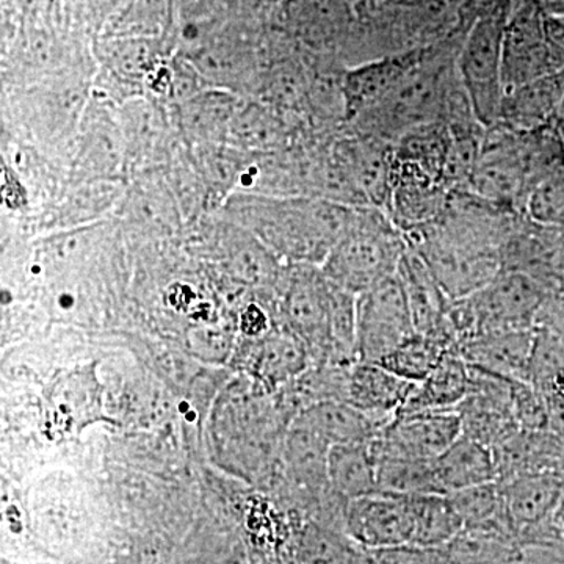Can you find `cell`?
<instances>
[{"label":"cell","instance_id":"6da1fadb","mask_svg":"<svg viewBox=\"0 0 564 564\" xmlns=\"http://www.w3.org/2000/svg\"><path fill=\"white\" fill-rule=\"evenodd\" d=\"M522 215L458 188L440 217L404 236L454 302L480 291L502 272L505 243Z\"/></svg>","mask_w":564,"mask_h":564},{"label":"cell","instance_id":"7a4b0ae2","mask_svg":"<svg viewBox=\"0 0 564 564\" xmlns=\"http://www.w3.org/2000/svg\"><path fill=\"white\" fill-rule=\"evenodd\" d=\"M352 207L314 196L236 193L228 212L284 263L323 265Z\"/></svg>","mask_w":564,"mask_h":564},{"label":"cell","instance_id":"3957f363","mask_svg":"<svg viewBox=\"0 0 564 564\" xmlns=\"http://www.w3.org/2000/svg\"><path fill=\"white\" fill-rule=\"evenodd\" d=\"M466 29L425 47L421 61L388 95L344 128L395 143L404 133L432 122H443L448 101L462 85L458 54Z\"/></svg>","mask_w":564,"mask_h":564},{"label":"cell","instance_id":"277c9868","mask_svg":"<svg viewBox=\"0 0 564 564\" xmlns=\"http://www.w3.org/2000/svg\"><path fill=\"white\" fill-rule=\"evenodd\" d=\"M272 395L247 377L245 388L232 386L214 413L217 454L248 480L267 478L281 464L282 441L292 419Z\"/></svg>","mask_w":564,"mask_h":564},{"label":"cell","instance_id":"5b68a950","mask_svg":"<svg viewBox=\"0 0 564 564\" xmlns=\"http://www.w3.org/2000/svg\"><path fill=\"white\" fill-rule=\"evenodd\" d=\"M408 248L406 236L388 212L373 206L352 207L350 220L322 270L334 284L361 295L399 272Z\"/></svg>","mask_w":564,"mask_h":564},{"label":"cell","instance_id":"8992f818","mask_svg":"<svg viewBox=\"0 0 564 564\" xmlns=\"http://www.w3.org/2000/svg\"><path fill=\"white\" fill-rule=\"evenodd\" d=\"M547 300V293L525 274L502 270L480 291L451 303L448 333L456 348L485 334L532 329Z\"/></svg>","mask_w":564,"mask_h":564},{"label":"cell","instance_id":"52a82bcc","mask_svg":"<svg viewBox=\"0 0 564 564\" xmlns=\"http://www.w3.org/2000/svg\"><path fill=\"white\" fill-rule=\"evenodd\" d=\"M333 281L313 263H285L274 291L276 323L306 344L311 364L347 366L337 358L332 336Z\"/></svg>","mask_w":564,"mask_h":564},{"label":"cell","instance_id":"ba28073f","mask_svg":"<svg viewBox=\"0 0 564 564\" xmlns=\"http://www.w3.org/2000/svg\"><path fill=\"white\" fill-rule=\"evenodd\" d=\"M518 0H503L475 18L458 54L459 79L478 121L485 128L502 117L507 88L503 82V41Z\"/></svg>","mask_w":564,"mask_h":564},{"label":"cell","instance_id":"9c48e42d","mask_svg":"<svg viewBox=\"0 0 564 564\" xmlns=\"http://www.w3.org/2000/svg\"><path fill=\"white\" fill-rule=\"evenodd\" d=\"M464 188L524 214L527 198L534 188L524 132L503 122L486 128L477 165Z\"/></svg>","mask_w":564,"mask_h":564},{"label":"cell","instance_id":"30bf717a","mask_svg":"<svg viewBox=\"0 0 564 564\" xmlns=\"http://www.w3.org/2000/svg\"><path fill=\"white\" fill-rule=\"evenodd\" d=\"M564 69V52L552 41L547 20L534 0H518L503 41L505 88L552 76Z\"/></svg>","mask_w":564,"mask_h":564},{"label":"cell","instance_id":"8fae6325","mask_svg":"<svg viewBox=\"0 0 564 564\" xmlns=\"http://www.w3.org/2000/svg\"><path fill=\"white\" fill-rule=\"evenodd\" d=\"M413 334V314L399 274L358 295L359 361L380 364Z\"/></svg>","mask_w":564,"mask_h":564},{"label":"cell","instance_id":"7c38bea8","mask_svg":"<svg viewBox=\"0 0 564 564\" xmlns=\"http://www.w3.org/2000/svg\"><path fill=\"white\" fill-rule=\"evenodd\" d=\"M502 270L525 274L549 299L564 295V229L540 225L522 215L505 243Z\"/></svg>","mask_w":564,"mask_h":564},{"label":"cell","instance_id":"4fadbf2b","mask_svg":"<svg viewBox=\"0 0 564 564\" xmlns=\"http://www.w3.org/2000/svg\"><path fill=\"white\" fill-rule=\"evenodd\" d=\"M469 367L470 391L456 408V413L462 419L464 436L494 448L521 430L513 411V380Z\"/></svg>","mask_w":564,"mask_h":564},{"label":"cell","instance_id":"5bb4252c","mask_svg":"<svg viewBox=\"0 0 564 564\" xmlns=\"http://www.w3.org/2000/svg\"><path fill=\"white\" fill-rule=\"evenodd\" d=\"M345 532L369 551L413 541L414 519L410 496L373 492L348 500Z\"/></svg>","mask_w":564,"mask_h":564},{"label":"cell","instance_id":"9a60e30c","mask_svg":"<svg viewBox=\"0 0 564 564\" xmlns=\"http://www.w3.org/2000/svg\"><path fill=\"white\" fill-rule=\"evenodd\" d=\"M463 434L456 410L397 415L370 443L375 455L433 462Z\"/></svg>","mask_w":564,"mask_h":564},{"label":"cell","instance_id":"2e32d148","mask_svg":"<svg viewBox=\"0 0 564 564\" xmlns=\"http://www.w3.org/2000/svg\"><path fill=\"white\" fill-rule=\"evenodd\" d=\"M248 340L243 370L267 392H280L311 367L306 344L278 323L263 336Z\"/></svg>","mask_w":564,"mask_h":564},{"label":"cell","instance_id":"e0dca14e","mask_svg":"<svg viewBox=\"0 0 564 564\" xmlns=\"http://www.w3.org/2000/svg\"><path fill=\"white\" fill-rule=\"evenodd\" d=\"M497 484L518 540L552 521L564 500L562 474H524Z\"/></svg>","mask_w":564,"mask_h":564},{"label":"cell","instance_id":"ac0fdd59","mask_svg":"<svg viewBox=\"0 0 564 564\" xmlns=\"http://www.w3.org/2000/svg\"><path fill=\"white\" fill-rule=\"evenodd\" d=\"M425 47L388 55L345 68V124L375 106L421 61Z\"/></svg>","mask_w":564,"mask_h":564},{"label":"cell","instance_id":"d6986e66","mask_svg":"<svg viewBox=\"0 0 564 564\" xmlns=\"http://www.w3.org/2000/svg\"><path fill=\"white\" fill-rule=\"evenodd\" d=\"M415 384L381 364L358 361L348 373L347 402L384 429L402 411Z\"/></svg>","mask_w":564,"mask_h":564},{"label":"cell","instance_id":"ffe728a7","mask_svg":"<svg viewBox=\"0 0 564 564\" xmlns=\"http://www.w3.org/2000/svg\"><path fill=\"white\" fill-rule=\"evenodd\" d=\"M285 20L296 40L326 54L343 46L356 17L347 0H291Z\"/></svg>","mask_w":564,"mask_h":564},{"label":"cell","instance_id":"44dd1931","mask_svg":"<svg viewBox=\"0 0 564 564\" xmlns=\"http://www.w3.org/2000/svg\"><path fill=\"white\" fill-rule=\"evenodd\" d=\"M496 481L524 474L564 475V440L551 430H519L492 448Z\"/></svg>","mask_w":564,"mask_h":564},{"label":"cell","instance_id":"7402d4cb","mask_svg":"<svg viewBox=\"0 0 564 564\" xmlns=\"http://www.w3.org/2000/svg\"><path fill=\"white\" fill-rule=\"evenodd\" d=\"M397 274L410 303L415 333L444 337L451 340L455 350L447 328V311L452 300L445 295L432 270L413 248H408Z\"/></svg>","mask_w":564,"mask_h":564},{"label":"cell","instance_id":"603a6c76","mask_svg":"<svg viewBox=\"0 0 564 564\" xmlns=\"http://www.w3.org/2000/svg\"><path fill=\"white\" fill-rule=\"evenodd\" d=\"M332 444L304 423L292 419L282 441L281 466L289 480L310 496L333 492L328 480Z\"/></svg>","mask_w":564,"mask_h":564},{"label":"cell","instance_id":"cb8c5ba5","mask_svg":"<svg viewBox=\"0 0 564 564\" xmlns=\"http://www.w3.org/2000/svg\"><path fill=\"white\" fill-rule=\"evenodd\" d=\"M534 328L485 334L459 345L455 351L469 366L485 372L508 378V380L527 381Z\"/></svg>","mask_w":564,"mask_h":564},{"label":"cell","instance_id":"d4e9b609","mask_svg":"<svg viewBox=\"0 0 564 564\" xmlns=\"http://www.w3.org/2000/svg\"><path fill=\"white\" fill-rule=\"evenodd\" d=\"M564 99V69L508 90L499 122L516 131H534L555 121Z\"/></svg>","mask_w":564,"mask_h":564},{"label":"cell","instance_id":"484cf974","mask_svg":"<svg viewBox=\"0 0 564 564\" xmlns=\"http://www.w3.org/2000/svg\"><path fill=\"white\" fill-rule=\"evenodd\" d=\"M470 367L455 350L441 359L429 377L415 384L408 402L397 415L421 411H452L466 399L470 391Z\"/></svg>","mask_w":564,"mask_h":564},{"label":"cell","instance_id":"4316f807","mask_svg":"<svg viewBox=\"0 0 564 564\" xmlns=\"http://www.w3.org/2000/svg\"><path fill=\"white\" fill-rule=\"evenodd\" d=\"M296 564H373L372 552L336 525L307 519L295 533Z\"/></svg>","mask_w":564,"mask_h":564},{"label":"cell","instance_id":"83f0119b","mask_svg":"<svg viewBox=\"0 0 564 564\" xmlns=\"http://www.w3.org/2000/svg\"><path fill=\"white\" fill-rule=\"evenodd\" d=\"M433 469L445 496L497 480L492 448L464 434L433 459Z\"/></svg>","mask_w":564,"mask_h":564},{"label":"cell","instance_id":"f1b7e54d","mask_svg":"<svg viewBox=\"0 0 564 564\" xmlns=\"http://www.w3.org/2000/svg\"><path fill=\"white\" fill-rule=\"evenodd\" d=\"M296 421L321 434L333 445L370 443L380 434L383 426L345 400H328L311 404L295 415Z\"/></svg>","mask_w":564,"mask_h":564},{"label":"cell","instance_id":"f546056e","mask_svg":"<svg viewBox=\"0 0 564 564\" xmlns=\"http://www.w3.org/2000/svg\"><path fill=\"white\" fill-rule=\"evenodd\" d=\"M443 552L448 564H518L522 544L502 527H464Z\"/></svg>","mask_w":564,"mask_h":564},{"label":"cell","instance_id":"4dcf8cb0","mask_svg":"<svg viewBox=\"0 0 564 564\" xmlns=\"http://www.w3.org/2000/svg\"><path fill=\"white\" fill-rule=\"evenodd\" d=\"M240 101L229 93L198 91L180 104L181 122L191 139L206 143H221L231 132Z\"/></svg>","mask_w":564,"mask_h":564},{"label":"cell","instance_id":"1f68e13d","mask_svg":"<svg viewBox=\"0 0 564 564\" xmlns=\"http://www.w3.org/2000/svg\"><path fill=\"white\" fill-rule=\"evenodd\" d=\"M370 443L333 445L329 451V486L345 500L377 492V463Z\"/></svg>","mask_w":564,"mask_h":564},{"label":"cell","instance_id":"d6a6232c","mask_svg":"<svg viewBox=\"0 0 564 564\" xmlns=\"http://www.w3.org/2000/svg\"><path fill=\"white\" fill-rule=\"evenodd\" d=\"M122 120V140L126 159L143 165L155 152L165 150L169 143V124L165 115L150 101L132 102L124 110Z\"/></svg>","mask_w":564,"mask_h":564},{"label":"cell","instance_id":"836d02e7","mask_svg":"<svg viewBox=\"0 0 564 564\" xmlns=\"http://www.w3.org/2000/svg\"><path fill=\"white\" fill-rule=\"evenodd\" d=\"M410 499L414 519L411 544L443 549L462 532V521L445 494H414Z\"/></svg>","mask_w":564,"mask_h":564},{"label":"cell","instance_id":"e575fe53","mask_svg":"<svg viewBox=\"0 0 564 564\" xmlns=\"http://www.w3.org/2000/svg\"><path fill=\"white\" fill-rule=\"evenodd\" d=\"M527 383L545 402H564V343L544 326L534 328Z\"/></svg>","mask_w":564,"mask_h":564},{"label":"cell","instance_id":"d590c367","mask_svg":"<svg viewBox=\"0 0 564 564\" xmlns=\"http://www.w3.org/2000/svg\"><path fill=\"white\" fill-rule=\"evenodd\" d=\"M451 350H454L451 340L415 333L380 364L404 380L421 383Z\"/></svg>","mask_w":564,"mask_h":564},{"label":"cell","instance_id":"8d00e7d4","mask_svg":"<svg viewBox=\"0 0 564 564\" xmlns=\"http://www.w3.org/2000/svg\"><path fill=\"white\" fill-rule=\"evenodd\" d=\"M372 447V445H370ZM377 463V492L443 494L434 475L433 462L403 458V456L375 455Z\"/></svg>","mask_w":564,"mask_h":564},{"label":"cell","instance_id":"74e56055","mask_svg":"<svg viewBox=\"0 0 564 564\" xmlns=\"http://www.w3.org/2000/svg\"><path fill=\"white\" fill-rule=\"evenodd\" d=\"M447 497L462 521L463 529L464 527H502L513 532L507 508H505L502 489L497 481L470 486L462 491L447 494Z\"/></svg>","mask_w":564,"mask_h":564},{"label":"cell","instance_id":"f35d334b","mask_svg":"<svg viewBox=\"0 0 564 564\" xmlns=\"http://www.w3.org/2000/svg\"><path fill=\"white\" fill-rule=\"evenodd\" d=\"M530 220L564 229V177H552L530 192L524 206Z\"/></svg>","mask_w":564,"mask_h":564},{"label":"cell","instance_id":"ab89813d","mask_svg":"<svg viewBox=\"0 0 564 564\" xmlns=\"http://www.w3.org/2000/svg\"><path fill=\"white\" fill-rule=\"evenodd\" d=\"M177 13L184 32H192L193 43L202 33L214 28L231 9L234 0H176Z\"/></svg>","mask_w":564,"mask_h":564},{"label":"cell","instance_id":"60d3db41","mask_svg":"<svg viewBox=\"0 0 564 564\" xmlns=\"http://www.w3.org/2000/svg\"><path fill=\"white\" fill-rule=\"evenodd\" d=\"M516 422L521 430H547V404L527 381H511Z\"/></svg>","mask_w":564,"mask_h":564},{"label":"cell","instance_id":"b9f144b4","mask_svg":"<svg viewBox=\"0 0 564 564\" xmlns=\"http://www.w3.org/2000/svg\"><path fill=\"white\" fill-rule=\"evenodd\" d=\"M370 552L375 564H448L443 549L422 547L411 543Z\"/></svg>","mask_w":564,"mask_h":564},{"label":"cell","instance_id":"7bdbcfd3","mask_svg":"<svg viewBox=\"0 0 564 564\" xmlns=\"http://www.w3.org/2000/svg\"><path fill=\"white\" fill-rule=\"evenodd\" d=\"M536 326H544L564 343V295L552 296L538 314Z\"/></svg>","mask_w":564,"mask_h":564},{"label":"cell","instance_id":"ee69618b","mask_svg":"<svg viewBox=\"0 0 564 564\" xmlns=\"http://www.w3.org/2000/svg\"><path fill=\"white\" fill-rule=\"evenodd\" d=\"M547 32L556 46L564 52V21L547 20Z\"/></svg>","mask_w":564,"mask_h":564},{"label":"cell","instance_id":"f6af8a7d","mask_svg":"<svg viewBox=\"0 0 564 564\" xmlns=\"http://www.w3.org/2000/svg\"><path fill=\"white\" fill-rule=\"evenodd\" d=\"M555 524L558 527L560 533H562V536L564 538V500L560 510L556 511Z\"/></svg>","mask_w":564,"mask_h":564},{"label":"cell","instance_id":"bcb514c9","mask_svg":"<svg viewBox=\"0 0 564 564\" xmlns=\"http://www.w3.org/2000/svg\"><path fill=\"white\" fill-rule=\"evenodd\" d=\"M270 564H296L293 560H276V562Z\"/></svg>","mask_w":564,"mask_h":564},{"label":"cell","instance_id":"7dc6e473","mask_svg":"<svg viewBox=\"0 0 564 564\" xmlns=\"http://www.w3.org/2000/svg\"><path fill=\"white\" fill-rule=\"evenodd\" d=\"M375 564V563H373Z\"/></svg>","mask_w":564,"mask_h":564}]
</instances>
